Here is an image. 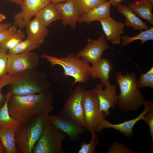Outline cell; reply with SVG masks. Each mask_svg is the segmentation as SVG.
Here are the masks:
<instances>
[{
	"label": "cell",
	"mask_w": 153,
	"mask_h": 153,
	"mask_svg": "<svg viewBox=\"0 0 153 153\" xmlns=\"http://www.w3.org/2000/svg\"><path fill=\"white\" fill-rule=\"evenodd\" d=\"M10 1L16 4L21 5L24 0H5Z\"/></svg>",
	"instance_id": "obj_39"
},
{
	"label": "cell",
	"mask_w": 153,
	"mask_h": 153,
	"mask_svg": "<svg viewBox=\"0 0 153 153\" xmlns=\"http://www.w3.org/2000/svg\"><path fill=\"white\" fill-rule=\"evenodd\" d=\"M11 95L7 92L5 102L0 109V127L16 129L20 123L10 116L8 108V101Z\"/></svg>",
	"instance_id": "obj_24"
},
{
	"label": "cell",
	"mask_w": 153,
	"mask_h": 153,
	"mask_svg": "<svg viewBox=\"0 0 153 153\" xmlns=\"http://www.w3.org/2000/svg\"><path fill=\"white\" fill-rule=\"evenodd\" d=\"M101 83H98L92 90L96 95L98 101L101 112L104 117L110 114L109 109L110 108L115 109L118 103L116 86L114 84H108L103 89Z\"/></svg>",
	"instance_id": "obj_10"
},
{
	"label": "cell",
	"mask_w": 153,
	"mask_h": 153,
	"mask_svg": "<svg viewBox=\"0 0 153 153\" xmlns=\"http://www.w3.org/2000/svg\"><path fill=\"white\" fill-rule=\"evenodd\" d=\"M53 100L49 89L38 94L11 95L8 104L9 113L12 117L22 123L37 114L48 115L53 109Z\"/></svg>",
	"instance_id": "obj_1"
},
{
	"label": "cell",
	"mask_w": 153,
	"mask_h": 153,
	"mask_svg": "<svg viewBox=\"0 0 153 153\" xmlns=\"http://www.w3.org/2000/svg\"><path fill=\"white\" fill-rule=\"evenodd\" d=\"M50 3V0H24L21 5V11L14 16L13 25L23 29L33 16Z\"/></svg>",
	"instance_id": "obj_12"
},
{
	"label": "cell",
	"mask_w": 153,
	"mask_h": 153,
	"mask_svg": "<svg viewBox=\"0 0 153 153\" xmlns=\"http://www.w3.org/2000/svg\"><path fill=\"white\" fill-rule=\"evenodd\" d=\"M81 16L105 2L104 0H75Z\"/></svg>",
	"instance_id": "obj_28"
},
{
	"label": "cell",
	"mask_w": 153,
	"mask_h": 153,
	"mask_svg": "<svg viewBox=\"0 0 153 153\" xmlns=\"http://www.w3.org/2000/svg\"><path fill=\"white\" fill-rule=\"evenodd\" d=\"M40 46L27 38L22 41L15 48L8 51V53L12 54H17L27 52L39 47Z\"/></svg>",
	"instance_id": "obj_27"
},
{
	"label": "cell",
	"mask_w": 153,
	"mask_h": 153,
	"mask_svg": "<svg viewBox=\"0 0 153 153\" xmlns=\"http://www.w3.org/2000/svg\"><path fill=\"white\" fill-rule=\"evenodd\" d=\"M123 0H109L111 5L113 7H117L118 5L121 4V2ZM134 1H136L139 0H133Z\"/></svg>",
	"instance_id": "obj_37"
},
{
	"label": "cell",
	"mask_w": 153,
	"mask_h": 153,
	"mask_svg": "<svg viewBox=\"0 0 153 153\" xmlns=\"http://www.w3.org/2000/svg\"><path fill=\"white\" fill-rule=\"evenodd\" d=\"M67 135L49 122L40 138L35 144L32 153H63L62 142Z\"/></svg>",
	"instance_id": "obj_7"
},
{
	"label": "cell",
	"mask_w": 153,
	"mask_h": 153,
	"mask_svg": "<svg viewBox=\"0 0 153 153\" xmlns=\"http://www.w3.org/2000/svg\"><path fill=\"white\" fill-rule=\"evenodd\" d=\"M143 120L147 124L149 127V133L151 137V140L153 141V109L147 113Z\"/></svg>",
	"instance_id": "obj_35"
},
{
	"label": "cell",
	"mask_w": 153,
	"mask_h": 153,
	"mask_svg": "<svg viewBox=\"0 0 153 153\" xmlns=\"http://www.w3.org/2000/svg\"><path fill=\"white\" fill-rule=\"evenodd\" d=\"M85 90L80 84L75 87L67 99L59 114L84 128L85 119L82 100Z\"/></svg>",
	"instance_id": "obj_8"
},
{
	"label": "cell",
	"mask_w": 153,
	"mask_h": 153,
	"mask_svg": "<svg viewBox=\"0 0 153 153\" xmlns=\"http://www.w3.org/2000/svg\"><path fill=\"white\" fill-rule=\"evenodd\" d=\"M6 18V17L4 15L0 14V23L2 21L5 20Z\"/></svg>",
	"instance_id": "obj_41"
},
{
	"label": "cell",
	"mask_w": 153,
	"mask_h": 153,
	"mask_svg": "<svg viewBox=\"0 0 153 153\" xmlns=\"http://www.w3.org/2000/svg\"><path fill=\"white\" fill-rule=\"evenodd\" d=\"M17 28L13 25L7 29L0 32V44L15 33L17 30Z\"/></svg>",
	"instance_id": "obj_34"
},
{
	"label": "cell",
	"mask_w": 153,
	"mask_h": 153,
	"mask_svg": "<svg viewBox=\"0 0 153 153\" xmlns=\"http://www.w3.org/2000/svg\"><path fill=\"white\" fill-rule=\"evenodd\" d=\"M120 93L117 95L118 103L120 109L126 112L138 111L145 101L144 96L137 88L136 74L127 71L125 75L121 71L116 75Z\"/></svg>",
	"instance_id": "obj_3"
},
{
	"label": "cell",
	"mask_w": 153,
	"mask_h": 153,
	"mask_svg": "<svg viewBox=\"0 0 153 153\" xmlns=\"http://www.w3.org/2000/svg\"><path fill=\"white\" fill-rule=\"evenodd\" d=\"M11 75L12 81L7 92L12 95L39 94L49 89L51 85L45 73L37 69Z\"/></svg>",
	"instance_id": "obj_2"
},
{
	"label": "cell",
	"mask_w": 153,
	"mask_h": 153,
	"mask_svg": "<svg viewBox=\"0 0 153 153\" xmlns=\"http://www.w3.org/2000/svg\"><path fill=\"white\" fill-rule=\"evenodd\" d=\"M0 153H6V149L0 139Z\"/></svg>",
	"instance_id": "obj_38"
},
{
	"label": "cell",
	"mask_w": 153,
	"mask_h": 153,
	"mask_svg": "<svg viewBox=\"0 0 153 153\" xmlns=\"http://www.w3.org/2000/svg\"><path fill=\"white\" fill-rule=\"evenodd\" d=\"M149 29L143 31L140 30V32L138 35L132 36L129 37L127 35L121 37L122 41L121 46L123 47L128 45L130 43L137 40L141 41V44L143 45L147 41L153 40V27H149Z\"/></svg>",
	"instance_id": "obj_25"
},
{
	"label": "cell",
	"mask_w": 153,
	"mask_h": 153,
	"mask_svg": "<svg viewBox=\"0 0 153 153\" xmlns=\"http://www.w3.org/2000/svg\"><path fill=\"white\" fill-rule=\"evenodd\" d=\"M41 57L49 61L52 67L61 66L64 69L65 77L71 76L74 78L72 85L77 83L85 84L90 78L89 63L84 62L74 54H68L65 57H58L43 53Z\"/></svg>",
	"instance_id": "obj_5"
},
{
	"label": "cell",
	"mask_w": 153,
	"mask_h": 153,
	"mask_svg": "<svg viewBox=\"0 0 153 153\" xmlns=\"http://www.w3.org/2000/svg\"><path fill=\"white\" fill-rule=\"evenodd\" d=\"M25 27L27 38L40 46L43 43L48 33L47 27L35 18L27 22Z\"/></svg>",
	"instance_id": "obj_18"
},
{
	"label": "cell",
	"mask_w": 153,
	"mask_h": 153,
	"mask_svg": "<svg viewBox=\"0 0 153 153\" xmlns=\"http://www.w3.org/2000/svg\"><path fill=\"white\" fill-rule=\"evenodd\" d=\"M48 115L37 114L29 120L20 124L15 136L17 153H32L48 122Z\"/></svg>",
	"instance_id": "obj_4"
},
{
	"label": "cell",
	"mask_w": 153,
	"mask_h": 153,
	"mask_svg": "<svg viewBox=\"0 0 153 153\" xmlns=\"http://www.w3.org/2000/svg\"><path fill=\"white\" fill-rule=\"evenodd\" d=\"M34 16L42 24L46 27L53 22L61 20L60 13L54 5L51 3L37 12Z\"/></svg>",
	"instance_id": "obj_22"
},
{
	"label": "cell",
	"mask_w": 153,
	"mask_h": 153,
	"mask_svg": "<svg viewBox=\"0 0 153 153\" xmlns=\"http://www.w3.org/2000/svg\"><path fill=\"white\" fill-rule=\"evenodd\" d=\"M133 149L118 142L113 143L105 152L106 153H134Z\"/></svg>",
	"instance_id": "obj_31"
},
{
	"label": "cell",
	"mask_w": 153,
	"mask_h": 153,
	"mask_svg": "<svg viewBox=\"0 0 153 153\" xmlns=\"http://www.w3.org/2000/svg\"><path fill=\"white\" fill-rule=\"evenodd\" d=\"M101 23L107 40L113 45L119 44L124 33L125 24L110 16L99 21Z\"/></svg>",
	"instance_id": "obj_15"
},
{
	"label": "cell",
	"mask_w": 153,
	"mask_h": 153,
	"mask_svg": "<svg viewBox=\"0 0 153 153\" xmlns=\"http://www.w3.org/2000/svg\"><path fill=\"white\" fill-rule=\"evenodd\" d=\"M150 3L153 4V0H147Z\"/></svg>",
	"instance_id": "obj_42"
},
{
	"label": "cell",
	"mask_w": 153,
	"mask_h": 153,
	"mask_svg": "<svg viewBox=\"0 0 153 153\" xmlns=\"http://www.w3.org/2000/svg\"><path fill=\"white\" fill-rule=\"evenodd\" d=\"M61 17V24L65 26L69 25L75 29L81 15L75 0H67L54 5Z\"/></svg>",
	"instance_id": "obj_14"
},
{
	"label": "cell",
	"mask_w": 153,
	"mask_h": 153,
	"mask_svg": "<svg viewBox=\"0 0 153 153\" xmlns=\"http://www.w3.org/2000/svg\"><path fill=\"white\" fill-rule=\"evenodd\" d=\"M112 70V65L108 60L105 58L91 66L90 78L92 79H99L104 86L110 83V73Z\"/></svg>",
	"instance_id": "obj_17"
},
{
	"label": "cell",
	"mask_w": 153,
	"mask_h": 153,
	"mask_svg": "<svg viewBox=\"0 0 153 153\" xmlns=\"http://www.w3.org/2000/svg\"><path fill=\"white\" fill-rule=\"evenodd\" d=\"M7 73L10 75L37 69L39 66V58L31 51L17 54L8 53Z\"/></svg>",
	"instance_id": "obj_9"
},
{
	"label": "cell",
	"mask_w": 153,
	"mask_h": 153,
	"mask_svg": "<svg viewBox=\"0 0 153 153\" xmlns=\"http://www.w3.org/2000/svg\"><path fill=\"white\" fill-rule=\"evenodd\" d=\"M104 37L102 35L96 40L87 39L86 45L76 55L86 63L93 64L97 62L102 58L104 51L110 48Z\"/></svg>",
	"instance_id": "obj_11"
},
{
	"label": "cell",
	"mask_w": 153,
	"mask_h": 153,
	"mask_svg": "<svg viewBox=\"0 0 153 153\" xmlns=\"http://www.w3.org/2000/svg\"><path fill=\"white\" fill-rule=\"evenodd\" d=\"M143 105L144 107L143 110L136 118L117 124H113L107 121L105 124V129H114L121 132L127 137H132L133 135V128L135 124L137 122L143 120L145 115L153 109V103L151 101L145 100Z\"/></svg>",
	"instance_id": "obj_16"
},
{
	"label": "cell",
	"mask_w": 153,
	"mask_h": 153,
	"mask_svg": "<svg viewBox=\"0 0 153 153\" xmlns=\"http://www.w3.org/2000/svg\"><path fill=\"white\" fill-rule=\"evenodd\" d=\"M67 0H50V3L56 5L58 3L64 2Z\"/></svg>",
	"instance_id": "obj_40"
},
{
	"label": "cell",
	"mask_w": 153,
	"mask_h": 153,
	"mask_svg": "<svg viewBox=\"0 0 153 153\" xmlns=\"http://www.w3.org/2000/svg\"><path fill=\"white\" fill-rule=\"evenodd\" d=\"M16 129L0 127V139L6 150V153H17L15 136Z\"/></svg>",
	"instance_id": "obj_23"
},
{
	"label": "cell",
	"mask_w": 153,
	"mask_h": 153,
	"mask_svg": "<svg viewBox=\"0 0 153 153\" xmlns=\"http://www.w3.org/2000/svg\"><path fill=\"white\" fill-rule=\"evenodd\" d=\"M105 1H108V0H104Z\"/></svg>",
	"instance_id": "obj_43"
},
{
	"label": "cell",
	"mask_w": 153,
	"mask_h": 153,
	"mask_svg": "<svg viewBox=\"0 0 153 153\" xmlns=\"http://www.w3.org/2000/svg\"><path fill=\"white\" fill-rule=\"evenodd\" d=\"M48 119L50 123L64 132L70 141L80 140V135L86 130L72 120L60 114L48 115Z\"/></svg>",
	"instance_id": "obj_13"
},
{
	"label": "cell",
	"mask_w": 153,
	"mask_h": 153,
	"mask_svg": "<svg viewBox=\"0 0 153 153\" xmlns=\"http://www.w3.org/2000/svg\"><path fill=\"white\" fill-rule=\"evenodd\" d=\"M92 139L88 143L85 142L82 143L81 146L78 151V153H94L96 146L99 142V139L94 132H92Z\"/></svg>",
	"instance_id": "obj_29"
},
{
	"label": "cell",
	"mask_w": 153,
	"mask_h": 153,
	"mask_svg": "<svg viewBox=\"0 0 153 153\" xmlns=\"http://www.w3.org/2000/svg\"><path fill=\"white\" fill-rule=\"evenodd\" d=\"M85 119L84 128L91 133H100L105 129L107 120L101 112L96 95L91 90H85L82 98Z\"/></svg>",
	"instance_id": "obj_6"
},
{
	"label": "cell",
	"mask_w": 153,
	"mask_h": 153,
	"mask_svg": "<svg viewBox=\"0 0 153 153\" xmlns=\"http://www.w3.org/2000/svg\"><path fill=\"white\" fill-rule=\"evenodd\" d=\"M12 26L10 23H0V32L7 29Z\"/></svg>",
	"instance_id": "obj_36"
},
{
	"label": "cell",
	"mask_w": 153,
	"mask_h": 153,
	"mask_svg": "<svg viewBox=\"0 0 153 153\" xmlns=\"http://www.w3.org/2000/svg\"><path fill=\"white\" fill-rule=\"evenodd\" d=\"M12 81V77L8 74L0 80V109L4 105L6 99V94H3L1 89L4 86L10 84Z\"/></svg>",
	"instance_id": "obj_33"
},
{
	"label": "cell",
	"mask_w": 153,
	"mask_h": 153,
	"mask_svg": "<svg viewBox=\"0 0 153 153\" xmlns=\"http://www.w3.org/2000/svg\"><path fill=\"white\" fill-rule=\"evenodd\" d=\"M25 36L19 29L0 44V48L7 51L16 47L23 39Z\"/></svg>",
	"instance_id": "obj_26"
},
{
	"label": "cell",
	"mask_w": 153,
	"mask_h": 153,
	"mask_svg": "<svg viewBox=\"0 0 153 153\" xmlns=\"http://www.w3.org/2000/svg\"><path fill=\"white\" fill-rule=\"evenodd\" d=\"M7 51L0 48V80L8 74Z\"/></svg>",
	"instance_id": "obj_32"
},
{
	"label": "cell",
	"mask_w": 153,
	"mask_h": 153,
	"mask_svg": "<svg viewBox=\"0 0 153 153\" xmlns=\"http://www.w3.org/2000/svg\"><path fill=\"white\" fill-rule=\"evenodd\" d=\"M141 76L137 83V88L140 90L142 88L148 87L153 88V67L146 73L142 74L140 70Z\"/></svg>",
	"instance_id": "obj_30"
},
{
	"label": "cell",
	"mask_w": 153,
	"mask_h": 153,
	"mask_svg": "<svg viewBox=\"0 0 153 153\" xmlns=\"http://www.w3.org/2000/svg\"><path fill=\"white\" fill-rule=\"evenodd\" d=\"M116 8L118 12L125 17V25L132 27L135 30H146L149 29V26H147L146 22L137 16L128 5L121 4Z\"/></svg>",
	"instance_id": "obj_20"
},
{
	"label": "cell",
	"mask_w": 153,
	"mask_h": 153,
	"mask_svg": "<svg viewBox=\"0 0 153 153\" xmlns=\"http://www.w3.org/2000/svg\"><path fill=\"white\" fill-rule=\"evenodd\" d=\"M128 6L133 12L148 23L153 25V4L147 0H139L129 3Z\"/></svg>",
	"instance_id": "obj_21"
},
{
	"label": "cell",
	"mask_w": 153,
	"mask_h": 153,
	"mask_svg": "<svg viewBox=\"0 0 153 153\" xmlns=\"http://www.w3.org/2000/svg\"><path fill=\"white\" fill-rule=\"evenodd\" d=\"M110 2H104L96 7L80 16L78 22L79 23L90 22L98 21L110 16Z\"/></svg>",
	"instance_id": "obj_19"
}]
</instances>
